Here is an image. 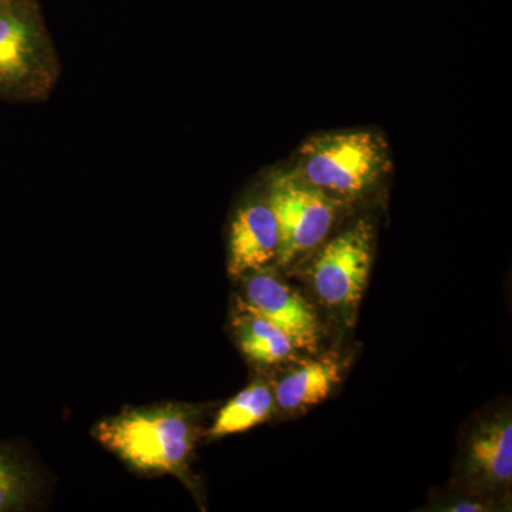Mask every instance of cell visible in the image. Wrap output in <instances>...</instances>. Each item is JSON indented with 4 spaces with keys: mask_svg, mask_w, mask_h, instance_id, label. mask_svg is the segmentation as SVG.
<instances>
[{
    "mask_svg": "<svg viewBox=\"0 0 512 512\" xmlns=\"http://www.w3.org/2000/svg\"><path fill=\"white\" fill-rule=\"evenodd\" d=\"M342 380L336 357L298 360L272 384L275 404L288 414L302 413L328 400Z\"/></svg>",
    "mask_w": 512,
    "mask_h": 512,
    "instance_id": "cell-9",
    "label": "cell"
},
{
    "mask_svg": "<svg viewBox=\"0 0 512 512\" xmlns=\"http://www.w3.org/2000/svg\"><path fill=\"white\" fill-rule=\"evenodd\" d=\"M198 417L183 404L130 409L101 420L93 436L131 470L184 476L200 433Z\"/></svg>",
    "mask_w": 512,
    "mask_h": 512,
    "instance_id": "cell-1",
    "label": "cell"
},
{
    "mask_svg": "<svg viewBox=\"0 0 512 512\" xmlns=\"http://www.w3.org/2000/svg\"><path fill=\"white\" fill-rule=\"evenodd\" d=\"M244 301L291 338L299 352H318L322 325L312 303L274 268L242 276Z\"/></svg>",
    "mask_w": 512,
    "mask_h": 512,
    "instance_id": "cell-6",
    "label": "cell"
},
{
    "mask_svg": "<svg viewBox=\"0 0 512 512\" xmlns=\"http://www.w3.org/2000/svg\"><path fill=\"white\" fill-rule=\"evenodd\" d=\"M373 249L375 229L359 220L313 251L308 278L322 305L346 316L355 311L369 284Z\"/></svg>",
    "mask_w": 512,
    "mask_h": 512,
    "instance_id": "cell-5",
    "label": "cell"
},
{
    "mask_svg": "<svg viewBox=\"0 0 512 512\" xmlns=\"http://www.w3.org/2000/svg\"><path fill=\"white\" fill-rule=\"evenodd\" d=\"M32 491L29 471L15 457L0 451V512L25 507Z\"/></svg>",
    "mask_w": 512,
    "mask_h": 512,
    "instance_id": "cell-12",
    "label": "cell"
},
{
    "mask_svg": "<svg viewBox=\"0 0 512 512\" xmlns=\"http://www.w3.org/2000/svg\"><path fill=\"white\" fill-rule=\"evenodd\" d=\"M265 194L281 235L276 268H285L319 248L346 207L309 184L295 168L272 174Z\"/></svg>",
    "mask_w": 512,
    "mask_h": 512,
    "instance_id": "cell-4",
    "label": "cell"
},
{
    "mask_svg": "<svg viewBox=\"0 0 512 512\" xmlns=\"http://www.w3.org/2000/svg\"><path fill=\"white\" fill-rule=\"evenodd\" d=\"M447 508H443L446 511H456V512H478V511H487V505L483 503H477V501H457V503L447 504Z\"/></svg>",
    "mask_w": 512,
    "mask_h": 512,
    "instance_id": "cell-13",
    "label": "cell"
},
{
    "mask_svg": "<svg viewBox=\"0 0 512 512\" xmlns=\"http://www.w3.org/2000/svg\"><path fill=\"white\" fill-rule=\"evenodd\" d=\"M390 165L389 146L380 134L345 130L305 141L295 170L333 200L348 205L375 190Z\"/></svg>",
    "mask_w": 512,
    "mask_h": 512,
    "instance_id": "cell-3",
    "label": "cell"
},
{
    "mask_svg": "<svg viewBox=\"0 0 512 512\" xmlns=\"http://www.w3.org/2000/svg\"><path fill=\"white\" fill-rule=\"evenodd\" d=\"M276 409L274 389L271 384L254 382L242 389L237 396L218 412L207 431V439L218 440L232 434L244 433L265 423Z\"/></svg>",
    "mask_w": 512,
    "mask_h": 512,
    "instance_id": "cell-11",
    "label": "cell"
},
{
    "mask_svg": "<svg viewBox=\"0 0 512 512\" xmlns=\"http://www.w3.org/2000/svg\"><path fill=\"white\" fill-rule=\"evenodd\" d=\"M60 79V60L35 0H0V100L40 103Z\"/></svg>",
    "mask_w": 512,
    "mask_h": 512,
    "instance_id": "cell-2",
    "label": "cell"
},
{
    "mask_svg": "<svg viewBox=\"0 0 512 512\" xmlns=\"http://www.w3.org/2000/svg\"><path fill=\"white\" fill-rule=\"evenodd\" d=\"M463 474L480 490H505L512 483V421L508 410L481 421L468 437Z\"/></svg>",
    "mask_w": 512,
    "mask_h": 512,
    "instance_id": "cell-8",
    "label": "cell"
},
{
    "mask_svg": "<svg viewBox=\"0 0 512 512\" xmlns=\"http://www.w3.org/2000/svg\"><path fill=\"white\" fill-rule=\"evenodd\" d=\"M281 235L278 221L265 195H255L239 205L228 232V274L241 279L251 272L276 268Z\"/></svg>",
    "mask_w": 512,
    "mask_h": 512,
    "instance_id": "cell-7",
    "label": "cell"
},
{
    "mask_svg": "<svg viewBox=\"0 0 512 512\" xmlns=\"http://www.w3.org/2000/svg\"><path fill=\"white\" fill-rule=\"evenodd\" d=\"M234 330L239 349L256 365L278 366L298 359L299 350L291 338L244 299L238 302Z\"/></svg>",
    "mask_w": 512,
    "mask_h": 512,
    "instance_id": "cell-10",
    "label": "cell"
}]
</instances>
